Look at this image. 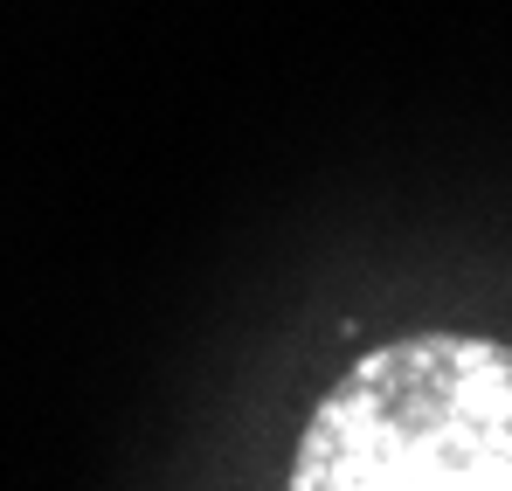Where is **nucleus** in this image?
<instances>
[{
  "label": "nucleus",
  "instance_id": "nucleus-1",
  "mask_svg": "<svg viewBox=\"0 0 512 491\" xmlns=\"http://www.w3.org/2000/svg\"><path fill=\"white\" fill-rule=\"evenodd\" d=\"M284 491H512V346L409 332L360 353L319 395Z\"/></svg>",
  "mask_w": 512,
  "mask_h": 491
}]
</instances>
